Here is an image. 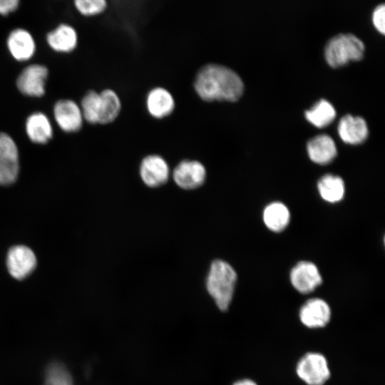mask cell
<instances>
[{
  "instance_id": "8",
  "label": "cell",
  "mask_w": 385,
  "mask_h": 385,
  "mask_svg": "<svg viewBox=\"0 0 385 385\" xmlns=\"http://www.w3.org/2000/svg\"><path fill=\"white\" fill-rule=\"evenodd\" d=\"M139 173L146 186L158 188L168 182L170 168L167 161L161 155L150 154L141 160Z\"/></svg>"
},
{
  "instance_id": "6",
  "label": "cell",
  "mask_w": 385,
  "mask_h": 385,
  "mask_svg": "<svg viewBox=\"0 0 385 385\" xmlns=\"http://www.w3.org/2000/svg\"><path fill=\"white\" fill-rule=\"evenodd\" d=\"M206 169L203 164L196 160H183L173 171L175 184L183 190L197 189L205 183Z\"/></svg>"
},
{
  "instance_id": "24",
  "label": "cell",
  "mask_w": 385,
  "mask_h": 385,
  "mask_svg": "<svg viewBox=\"0 0 385 385\" xmlns=\"http://www.w3.org/2000/svg\"><path fill=\"white\" fill-rule=\"evenodd\" d=\"M45 385L73 384L72 377L65 366L58 362H53L46 370Z\"/></svg>"
},
{
  "instance_id": "25",
  "label": "cell",
  "mask_w": 385,
  "mask_h": 385,
  "mask_svg": "<svg viewBox=\"0 0 385 385\" xmlns=\"http://www.w3.org/2000/svg\"><path fill=\"white\" fill-rule=\"evenodd\" d=\"M74 4L77 10L85 16L98 14L107 6V1L105 0H76Z\"/></svg>"
},
{
  "instance_id": "1",
  "label": "cell",
  "mask_w": 385,
  "mask_h": 385,
  "mask_svg": "<svg viewBox=\"0 0 385 385\" xmlns=\"http://www.w3.org/2000/svg\"><path fill=\"white\" fill-rule=\"evenodd\" d=\"M194 88L205 101L238 100L244 90L240 76L230 68L217 63H207L197 73Z\"/></svg>"
},
{
  "instance_id": "14",
  "label": "cell",
  "mask_w": 385,
  "mask_h": 385,
  "mask_svg": "<svg viewBox=\"0 0 385 385\" xmlns=\"http://www.w3.org/2000/svg\"><path fill=\"white\" fill-rule=\"evenodd\" d=\"M338 133L345 143L358 144L367 138L369 129L362 117L347 114L340 119Z\"/></svg>"
},
{
  "instance_id": "28",
  "label": "cell",
  "mask_w": 385,
  "mask_h": 385,
  "mask_svg": "<svg viewBox=\"0 0 385 385\" xmlns=\"http://www.w3.org/2000/svg\"><path fill=\"white\" fill-rule=\"evenodd\" d=\"M232 385H258L255 381L250 379H243L235 381Z\"/></svg>"
},
{
  "instance_id": "4",
  "label": "cell",
  "mask_w": 385,
  "mask_h": 385,
  "mask_svg": "<svg viewBox=\"0 0 385 385\" xmlns=\"http://www.w3.org/2000/svg\"><path fill=\"white\" fill-rule=\"evenodd\" d=\"M296 373L307 385H324L331 375L327 358L318 352L302 356L297 364Z\"/></svg>"
},
{
  "instance_id": "9",
  "label": "cell",
  "mask_w": 385,
  "mask_h": 385,
  "mask_svg": "<svg viewBox=\"0 0 385 385\" xmlns=\"http://www.w3.org/2000/svg\"><path fill=\"white\" fill-rule=\"evenodd\" d=\"M332 317L331 308L328 303L321 298H312L306 301L299 312V320L309 329L326 327Z\"/></svg>"
},
{
  "instance_id": "15",
  "label": "cell",
  "mask_w": 385,
  "mask_h": 385,
  "mask_svg": "<svg viewBox=\"0 0 385 385\" xmlns=\"http://www.w3.org/2000/svg\"><path fill=\"white\" fill-rule=\"evenodd\" d=\"M7 46L12 56L19 61L30 59L36 49L32 36L23 29H17L10 33Z\"/></svg>"
},
{
  "instance_id": "19",
  "label": "cell",
  "mask_w": 385,
  "mask_h": 385,
  "mask_svg": "<svg viewBox=\"0 0 385 385\" xmlns=\"http://www.w3.org/2000/svg\"><path fill=\"white\" fill-rule=\"evenodd\" d=\"M101 104L98 123L108 124L115 120L121 110V101L117 93L110 88L100 93Z\"/></svg>"
},
{
  "instance_id": "10",
  "label": "cell",
  "mask_w": 385,
  "mask_h": 385,
  "mask_svg": "<svg viewBox=\"0 0 385 385\" xmlns=\"http://www.w3.org/2000/svg\"><path fill=\"white\" fill-rule=\"evenodd\" d=\"M47 76L46 67L40 64H32L26 67L19 74L16 86L24 95L40 97L45 93Z\"/></svg>"
},
{
  "instance_id": "23",
  "label": "cell",
  "mask_w": 385,
  "mask_h": 385,
  "mask_svg": "<svg viewBox=\"0 0 385 385\" xmlns=\"http://www.w3.org/2000/svg\"><path fill=\"white\" fill-rule=\"evenodd\" d=\"M100 104V93L88 91L83 97L80 107L83 119L90 123H98Z\"/></svg>"
},
{
  "instance_id": "21",
  "label": "cell",
  "mask_w": 385,
  "mask_h": 385,
  "mask_svg": "<svg viewBox=\"0 0 385 385\" xmlns=\"http://www.w3.org/2000/svg\"><path fill=\"white\" fill-rule=\"evenodd\" d=\"M317 186L321 197L327 202H337L344 197V183L339 176L326 175L319 180Z\"/></svg>"
},
{
  "instance_id": "5",
  "label": "cell",
  "mask_w": 385,
  "mask_h": 385,
  "mask_svg": "<svg viewBox=\"0 0 385 385\" xmlns=\"http://www.w3.org/2000/svg\"><path fill=\"white\" fill-rule=\"evenodd\" d=\"M19 172V157L16 143L5 133H0V186L14 183Z\"/></svg>"
},
{
  "instance_id": "12",
  "label": "cell",
  "mask_w": 385,
  "mask_h": 385,
  "mask_svg": "<svg viewBox=\"0 0 385 385\" xmlns=\"http://www.w3.org/2000/svg\"><path fill=\"white\" fill-rule=\"evenodd\" d=\"M53 115L57 124L63 131L76 132L82 127V112L73 101L63 99L57 101Z\"/></svg>"
},
{
  "instance_id": "13",
  "label": "cell",
  "mask_w": 385,
  "mask_h": 385,
  "mask_svg": "<svg viewBox=\"0 0 385 385\" xmlns=\"http://www.w3.org/2000/svg\"><path fill=\"white\" fill-rule=\"evenodd\" d=\"M175 106V102L173 96L163 87H155L147 94V110L150 115L155 118L168 116L173 112Z\"/></svg>"
},
{
  "instance_id": "17",
  "label": "cell",
  "mask_w": 385,
  "mask_h": 385,
  "mask_svg": "<svg viewBox=\"0 0 385 385\" xmlns=\"http://www.w3.org/2000/svg\"><path fill=\"white\" fill-rule=\"evenodd\" d=\"M26 132L32 142L38 144L47 143L53 135L50 120L43 113H34L28 117Z\"/></svg>"
},
{
  "instance_id": "26",
  "label": "cell",
  "mask_w": 385,
  "mask_h": 385,
  "mask_svg": "<svg viewBox=\"0 0 385 385\" xmlns=\"http://www.w3.org/2000/svg\"><path fill=\"white\" fill-rule=\"evenodd\" d=\"M385 6L384 4L378 5L374 10L372 21L374 26L382 34L385 31Z\"/></svg>"
},
{
  "instance_id": "2",
  "label": "cell",
  "mask_w": 385,
  "mask_h": 385,
  "mask_svg": "<svg viewBox=\"0 0 385 385\" xmlns=\"http://www.w3.org/2000/svg\"><path fill=\"white\" fill-rule=\"evenodd\" d=\"M237 278L235 270L228 262L215 260L210 264L205 286L221 311H227L231 304Z\"/></svg>"
},
{
  "instance_id": "20",
  "label": "cell",
  "mask_w": 385,
  "mask_h": 385,
  "mask_svg": "<svg viewBox=\"0 0 385 385\" xmlns=\"http://www.w3.org/2000/svg\"><path fill=\"white\" fill-rule=\"evenodd\" d=\"M289 218L288 208L283 203L279 202L268 205L263 212L265 224L274 232L283 230L289 224Z\"/></svg>"
},
{
  "instance_id": "11",
  "label": "cell",
  "mask_w": 385,
  "mask_h": 385,
  "mask_svg": "<svg viewBox=\"0 0 385 385\" xmlns=\"http://www.w3.org/2000/svg\"><path fill=\"white\" fill-rule=\"evenodd\" d=\"M290 281L294 288L300 293L308 294L322 282L317 267L310 262H300L290 272Z\"/></svg>"
},
{
  "instance_id": "18",
  "label": "cell",
  "mask_w": 385,
  "mask_h": 385,
  "mask_svg": "<svg viewBox=\"0 0 385 385\" xmlns=\"http://www.w3.org/2000/svg\"><path fill=\"white\" fill-rule=\"evenodd\" d=\"M78 37L75 29L66 24H61L47 35L48 45L58 52H69L75 48Z\"/></svg>"
},
{
  "instance_id": "27",
  "label": "cell",
  "mask_w": 385,
  "mask_h": 385,
  "mask_svg": "<svg viewBox=\"0 0 385 385\" xmlns=\"http://www.w3.org/2000/svg\"><path fill=\"white\" fill-rule=\"evenodd\" d=\"M18 0H0V14L7 15L14 11L19 6Z\"/></svg>"
},
{
  "instance_id": "16",
  "label": "cell",
  "mask_w": 385,
  "mask_h": 385,
  "mask_svg": "<svg viewBox=\"0 0 385 385\" xmlns=\"http://www.w3.org/2000/svg\"><path fill=\"white\" fill-rule=\"evenodd\" d=\"M307 148L310 159L321 165L329 163L337 155L335 143L327 134H320L310 139Z\"/></svg>"
},
{
  "instance_id": "3",
  "label": "cell",
  "mask_w": 385,
  "mask_h": 385,
  "mask_svg": "<svg viewBox=\"0 0 385 385\" xmlns=\"http://www.w3.org/2000/svg\"><path fill=\"white\" fill-rule=\"evenodd\" d=\"M364 42L353 34H339L327 42L324 56L332 67L342 66L351 60L361 59L364 53Z\"/></svg>"
},
{
  "instance_id": "7",
  "label": "cell",
  "mask_w": 385,
  "mask_h": 385,
  "mask_svg": "<svg viewBox=\"0 0 385 385\" xmlns=\"http://www.w3.org/2000/svg\"><path fill=\"white\" fill-rule=\"evenodd\" d=\"M37 260L34 252L25 245H16L9 249L6 256V267L15 279L26 278L35 270Z\"/></svg>"
},
{
  "instance_id": "22",
  "label": "cell",
  "mask_w": 385,
  "mask_h": 385,
  "mask_svg": "<svg viewBox=\"0 0 385 385\" xmlns=\"http://www.w3.org/2000/svg\"><path fill=\"white\" fill-rule=\"evenodd\" d=\"M305 116L315 126L324 127L334 120L336 111L330 102L321 99L309 110L305 111Z\"/></svg>"
}]
</instances>
